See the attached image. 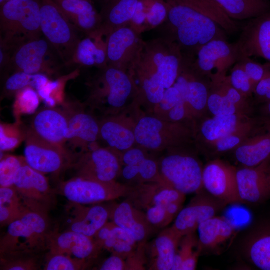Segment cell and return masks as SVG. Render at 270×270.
Returning <instances> with one entry per match:
<instances>
[{
  "label": "cell",
  "instance_id": "bcb514c9",
  "mask_svg": "<svg viewBox=\"0 0 270 270\" xmlns=\"http://www.w3.org/2000/svg\"><path fill=\"white\" fill-rule=\"evenodd\" d=\"M230 84L243 96L248 98L254 92L252 84L244 70L237 62L226 77Z\"/></svg>",
  "mask_w": 270,
  "mask_h": 270
},
{
  "label": "cell",
  "instance_id": "6f0895ef",
  "mask_svg": "<svg viewBox=\"0 0 270 270\" xmlns=\"http://www.w3.org/2000/svg\"><path fill=\"white\" fill-rule=\"evenodd\" d=\"M202 250V248L200 245L196 250L184 260L180 268V270H195L196 267L200 254Z\"/></svg>",
  "mask_w": 270,
  "mask_h": 270
},
{
  "label": "cell",
  "instance_id": "9a60e30c",
  "mask_svg": "<svg viewBox=\"0 0 270 270\" xmlns=\"http://www.w3.org/2000/svg\"><path fill=\"white\" fill-rule=\"evenodd\" d=\"M71 168L74 169L76 176L111 182L120 176L122 163L120 156L112 150L99 148L79 155Z\"/></svg>",
  "mask_w": 270,
  "mask_h": 270
},
{
  "label": "cell",
  "instance_id": "7402d4cb",
  "mask_svg": "<svg viewBox=\"0 0 270 270\" xmlns=\"http://www.w3.org/2000/svg\"><path fill=\"white\" fill-rule=\"evenodd\" d=\"M270 163L268 158L257 166L237 170L238 190L243 202L257 204L270 198Z\"/></svg>",
  "mask_w": 270,
  "mask_h": 270
},
{
  "label": "cell",
  "instance_id": "d590c367",
  "mask_svg": "<svg viewBox=\"0 0 270 270\" xmlns=\"http://www.w3.org/2000/svg\"><path fill=\"white\" fill-rule=\"evenodd\" d=\"M188 6L213 20L230 34L238 31V26L214 0H165Z\"/></svg>",
  "mask_w": 270,
  "mask_h": 270
},
{
  "label": "cell",
  "instance_id": "be15d7a7",
  "mask_svg": "<svg viewBox=\"0 0 270 270\" xmlns=\"http://www.w3.org/2000/svg\"><path fill=\"white\" fill-rule=\"evenodd\" d=\"M93 1V0H92Z\"/></svg>",
  "mask_w": 270,
  "mask_h": 270
},
{
  "label": "cell",
  "instance_id": "5b68a950",
  "mask_svg": "<svg viewBox=\"0 0 270 270\" xmlns=\"http://www.w3.org/2000/svg\"><path fill=\"white\" fill-rule=\"evenodd\" d=\"M188 122L166 120L142 112L134 130L136 145L154 152L182 147L196 136Z\"/></svg>",
  "mask_w": 270,
  "mask_h": 270
},
{
  "label": "cell",
  "instance_id": "7bdbcfd3",
  "mask_svg": "<svg viewBox=\"0 0 270 270\" xmlns=\"http://www.w3.org/2000/svg\"><path fill=\"white\" fill-rule=\"evenodd\" d=\"M26 164L24 156H0V188L14 186L15 178L20 168Z\"/></svg>",
  "mask_w": 270,
  "mask_h": 270
},
{
  "label": "cell",
  "instance_id": "74e56055",
  "mask_svg": "<svg viewBox=\"0 0 270 270\" xmlns=\"http://www.w3.org/2000/svg\"><path fill=\"white\" fill-rule=\"evenodd\" d=\"M128 182L140 181L160 183L158 162L148 156L140 162L130 165H124L120 176Z\"/></svg>",
  "mask_w": 270,
  "mask_h": 270
},
{
  "label": "cell",
  "instance_id": "91938a15",
  "mask_svg": "<svg viewBox=\"0 0 270 270\" xmlns=\"http://www.w3.org/2000/svg\"><path fill=\"white\" fill-rule=\"evenodd\" d=\"M96 0L102 4V6H103L104 4L107 3L109 0Z\"/></svg>",
  "mask_w": 270,
  "mask_h": 270
},
{
  "label": "cell",
  "instance_id": "ee69618b",
  "mask_svg": "<svg viewBox=\"0 0 270 270\" xmlns=\"http://www.w3.org/2000/svg\"><path fill=\"white\" fill-rule=\"evenodd\" d=\"M16 94L14 107L17 114H32L37 110L40 98L34 88L27 87Z\"/></svg>",
  "mask_w": 270,
  "mask_h": 270
},
{
  "label": "cell",
  "instance_id": "ffe728a7",
  "mask_svg": "<svg viewBox=\"0 0 270 270\" xmlns=\"http://www.w3.org/2000/svg\"><path fill=\"white\" fill-rule=\"evenodd\" d=\"M102 248L94 238L84 234L58 228L52 230L47 242V251L68 256L90 264L98 256Z\"/></svg>",
  "mask_w": 270,
  "mask_h": 270
},
{
  "label": "cell",
  "instance_id": "3957f363",
  "mask_svg": "<svg viewBox=\"0 0 270 270\" xmlns=\"http://www.w3.org/2000/svg\"><path fill=\"white\" fill-rule=\"evenodd\" d=\"M52 230L48 216L28 212L8 226L0 240V258L41 255Z\"/></svg>",
  "mask_w": 270,
  "mask_h": 270
},
{
  "label": "cell",
  "instance_id": "30bf717a",
  "mask_svg": "<svg viewBox=\"0 0 270 270\" xmlns=\"http://www.w3.org/2000/svg\"><path fill=\"white\" fill-rule=\"evenodd\" d=\"M64 64L44 36L26 42L13 52L6 71L28 74H56Z\"/></svg>",
  "mask_w": 270,
  "mask_h": 270
},
{
  "label": "cell",
  "instance_id": "f907efd6",
  "mask_svg": "<svg viewBox=\"0 0 270 270\" xmlns=\"http://www.w3.org/2000/svg\"><path fill=\"white\" fill-rule=\"evenodd\" d=\"M152 194L150 206L158 205L166 207L172 202H184L186 196L173 188L161 184L160 189L157 190L154 194Z\"/></svg>",
  "mask_w": 270,
  "mask_h": 270
},
{
  "label": "cell",
  "instance_id": "94428289",
  "mask_svg": "<svg viewBox=\"0 0 270 270\" xmlns=\"http://www.w3.org/2000/svg\"><path fill=\"white\" fill-rule=\"evenodd\" d=\"M9 0H0V6L2 5L3 4Z\"/></svg>",
  "mask_w": 270,
  "mask_h": 270
},
{
  "label": "cell",
  "instance_id": "b9f144b4",
  "mask_svg": "<svg viewBox=\"0 0 270 270\" xmlns=\"http://www.w3.org/2000/svg\"><path fill=\"white\" fill-rule=\"evenodd\" d=\"M44 270H80L86 269L90 263L68 256L48 251L43 261Z\"/></svg>",
  "mask_w": 270,
  "mask_h": 270
},
{
  "label": "cell",
  "instance_id": "f5cc1de1",
  "mask_svg": "<svg viewBox=\"0 0 270 270\" xmlns=\"http://www.w3.org/2000/svg\"><path fill=\"white\" fill-rule=\"evenodd\" d=\"M146 215L151 226H164L170 222L168 216L166 207L164 206L154 205L148 206Z\"/></svg>",
  "mask_w": 270,
  "mask_h": 270
},
{
  "label": "cell",
  "instance_id": "8d00e7d4",
  "mask_svg": "<svg viewBox=\"0 0 270 270\" xmlns=\"http://www.w3.org/2000/svg\"><path fill=\"white\" fill-rule=\"evenodd\" d=\"M29 211L13 186L0 188L1 226H8Z\"/></svg>",
  "mask_w": 270,
  "mask_h": 270
},
{
  "label": "cell",
  "instance_id": "4dcf8cb0",
  "mask_svg": "<svg viewBox=\"0 0 270 270\" xmlns=\"http://www.w3.org/2000/svg\"><path fill=\"white\" fill-rule=\"evenodd\" d=\"M202 249H214L230 240L235 228L226 218L214 216L202 222L198 228Z\"/></svg>",
  "mask_w": 270,
  "mask_h": 270
},
{
  "label": "cell",
  "instance_id": "e0dca14e",
  "mask_svg": "<svg viewBox=\"0 0 270 270\" xmlns=\"http://www.w3.org/2000/svg\"><path fill=\"white\" fill-rule=\"evenodd\" d=\"M237 169L220 160L208 162L203 168L204 188L226 204L243 202L237 182Z\"/></svg>",
  "mask_w": 270,
  "mask_h": 270
},
{
  "label": "cell",
  "instance_id": "7dc6e473",
  "mask_svg": "<svg viewBox=\"0 0 270 270\" xmlns=\"http://www.w3.org/2000/svg\"><path fill=\"white\" fill-rule=\"evenodd\" d=\"M238 62L249 78L254 91L258 84L270 70V62L263 65L246 57L240 58Z\"/></svg>",
  "mask_w": 270,
  "mask_h": 270
},
{
  "label": "cell",
  "instance_id": "681fc988",
  "mask_svg": "<svg viewBox=\"0 0 270 270\" xmlns=\"http://www.w3.org/2000/svg\"><path fill=\"white\" fill-rule=\"evenodd\" d=\"M168 6L164 0H152L146 14V30L156 28L168 18Z\"/></svg>",
  "mask_w": 270,
  "mask_h": 270
},
{
  "label": "cell",
  "instance_id": "d4e9b609",
  "mask_svg": "<svg viewBox=\"0 0 270 270\" xmlns=\"http://www.w3.org/2000/svg\"><path fill=\"white\" fill-rule=\"evenodd\" d=\"M198 76L182 64L173 85L178 90L192 120L199 117L206 108L209 95L206 86Z\"/></svg>",
  "mask_w": 270,
  "mask_h": 270
},
{
  "label": "cell",
  "instance_id": "db71d44e",
  "mask_svg": "<svg viewBox=\"0 0 270 270\" xmlns=\"http://www.w3.org/2000/svg\"><path fill=\"white\" fill-rule=\"evenodd\" d=\"M60 86L58 80L49 82L42 89L38 92L40 98L50 107H54L56 104V100L52 94Z\"/></svg>",
  "mask_w": 270,
  "mask_h": 270
},
{
  "label": "cell",
  "instance_id": "c3c4849f",
  "mask_svg": "<svg viewBox=\"0 0 270 270\" xmlns=\"http://www.w3.org/2000/svg\"><path fill=\"white\" fill-rule=\"evenodd\" d=\"M16 126L1 124L0 126V152L10 151L16 148L22 139L25 138Z\"/></svg>",
  "mask_w": 270,
  "mask_h": 270
},
{
  "label": "cell",
  "instance_id": "9f6ffc18",
  "mask_svg": "<svg viewBox=\"0 0 270 270\" xmlns=\"http://www.w3.org/2000/svg\"><path fill=\"white\" fill-rule=\"evenodd\" d=\"M124 258L118 255L112 254L106 258L100 266V270H122L127 269Z\"/></svg>",
  "mask_w": 270,
  "mask_h": 270
},
{
  "label": "cell",
  "instance_id": "816d5d0a",
  "mask_svg": "<svg viewBox=\"0 0 270 270\" xmlns=\"http://www.w3.org/2000/svg\"><path fill=\"white\" fill-rule=\"evenodd\" d=\"M184 237L180 240V248L178 250V248L172 270H180L184 260L196 250H194V248L200 244L199 240L194 236V233Z\"/></svg>",
  "mask_w": 270,
  "mask_h": 270
},
{
  "label": "cell",
  "instance_id": "ac0fdd59",
  "mask_svg": "<svg viewBox=\"0 0 270 270\" xmlns=\"http://www.w3.org/2000/svg\"><path fill=\"white\" fill-rule=\"evenodd\" d=\"M66 106L64 109L68 119L66 144L74 150L80 149L82 154L100 138V121L82 105L72 104Z\"/></svg>",
  "mask_w": 270,
  "mask_h": 270
},
{
  "label": "cell",
  "instance_id": "44dd1931",
  "mask_svg": "<svg viewBox=\"0 0 270 270\" xmlns=\"http://www.w3.org/2000/svg\"><path fill=\"white\" fill-rule=\"evenodd\" d=\"M236 44L240 58H261L270 62V10L250 19Z\"/></svg>",
  "mask_w": 270,
  "mask_h": 270
},
{
  "label": "cell",
  "instance_id": "83f0119b",
  "mask_svg": "<svg viewBox=\"0 0 270 270\" xmlns=\"http://www.w3.org/2000/svg\"><path fill=\"white\" fill-rule=\"evenodd\" d=\"M140 0H109L100 12L101 22L96 36H106L114 30L130 24Z\"/></svg>",
  "mask_w": 270,
  "mask_h": 270
},
{
  "label": "cell",
  "instance_id": "5bb4252c",
  "mask_svg": "<svg viewBox=\"0 0 270 270\" xmlns=\"http://www.w3.org/2000/svg\"><path fill=\"white\" fill-rule=\"evenodd\" d=\"M140 34L129 24L106 36L108 65L132 74L140 60L144 44Z\"/></svg>",
  "mask_w": 270,
  "mask_h": 270
},
{
  "label": "cell",
  "instance_id": "9c48e42d",
  "mask_svg": "<svg viewBox=\"0 0 270 270\" xmlns=\"http://www.w3.org/2000/svg\"><path fill=\"white\" fill-rule=\"evenodd\" d=\"M160 184L186 195L199 193L204 188L201 164L194 156L170 152L159 162Z\"/></svg>",
  "mask_w": 270,
  "mask_h": 270
},
{
  "label": "cell",
  "instance_id": "f1b7e54d",
  "mask_svg": "<svg viewBox=\"0 0 270 270\" xmlns=\"http://www.w3.org/2000/svg\"><path fill=\"white\" fill-rule=\"evenodd\" d=\"M110 218L114 224L128 232L137 242L146 240L150 232L151 225L146 214L128 202H124L110 210Z\"/></svg>",
  "mask_w": 270,
  "mask_h": 270
},
{
  "label": "cell",
  "instance_id": "f6af8a7d",
  "mask_svg": "<svg viewBox=\"0 0 270 270\" xmlns=\"http://www.w3.org/2000/svg\"><path fill=\"white\" fill-rule=\"evenodd\" d=\"M41 255L24 256L0 258L2 270H37L42 266Z\"/></svg>",
  "mask_w": 270,
  "mask_h": 270
},
{
  "label": "cell",
  "instance_id": "cb8c5ba5",
  "mask_svg": "<svg viewBox=\"0 0 270 270\" xmlns=\"http://www.w3.org/2000/svg\"><path fill=\"white\" fill-rule=\"evenodd\" d=\"M68 128L65 110L50 107L42 108L35 114L30 129L44 140L66 148Z\"/></svg>",
  "mask_w": 270,
  "mask_h": 270
},
{
  "label": "cell",
  "instance_id": "277c9868",
  "mask_svg": "<svg viewBox=\"0 0 270 270\" xmlns=\"http://www.w3.org/2000/svg\"><path fill=\"white\" fill-rule=\"evenodd\" d=\"M42 36L40 0H10L0 6V46L13 54Z\"/></svg>",
  "mask_w": 270,
  "mask_h": 270
},
{
  "label": "cell",
  "instance_id": "8fae6325",
  "mask_svg": "<svg viewBox=\"0 0 270 270\" xmlns=\"http://www.w3.org/2000/svg\"><path fill=\"white\" fill-rule=\"evenodd\" d=\"M56 190L69 202L93 205L123 197L132 190L116 181L104 182L76 176L60 182Z\"/></svg>",
  "mask_w": 270,
  "mask_h": 270
},
{
  "label": "cell",
  "instance_id": "d6986e66",
  "mask_svg": "<svg viewBox=\"0 0 270 270\" xmlns=\"http://www.w3.org/2000/svg\"><path fill=\"white\" fill-rule=\"evenodd\" d=\"M226 204L208 192H200L181 210L172 228L182 237L194 233L202 222L216 216Z\"/></svg>",
  "mask_w": 270,
  "mask_h": 270
},
{
  "label": "cell",
  "instance_id": "52a82bcc",
  "mask_svg": "<svg viewBox=\"0 0 270 270\" xmlns=\"http://www.w3.org/2000/svg\"><path fill=\"white\" fill-rule=\"evenodd\" d=\"M182 61L183 54L178 45L164 36L144 42L140 60L136 66L156 76L166 89L176 82Z\"/></svg>",
  "mask_w": 270,
  "mask_h": 270
},
{
  "label": "cell",
  "instance_id": "e575fe53",
  "mask_svg": "<svg viewBox=\"0 0 270 270\" xmlns=\"http://www.w3.org/2000/svg\"><path fill=\"white\" fill-rule=\"evenodd\" d=\"M233 20H250L270 10L268 0H214Z\"/></svg>",
  "mask_w": 270,
  "mask_h": 270
},
{
  "label": "cell",
  "instance_id": "ba28073f",
  "mask_svg": "<svg viewBox=\"0 0 270 270\" xmlns=\"http://www.w3.org/2000/svg\"><path fill=\"white\" fill-rule=\"evenodd\" d=\"M192 56L196 58L183 56V64L198 76L209 77L212 84L222 81L226 78L228 70L240 58L236 42L231 44L222 39L210 42L190 56Z\"/></svg>",
  "mask_w": 270,
  "mask_h": 270
},
{
  "label": "cell",
  "instance_id": "60d3db41",
  "mask_svg": "<svg viewBox=\"0 0 270 270\" xmlns=\"http://www.w3.org/2000/svg\"><path fill=\"white\" fill-rule=\"evenodd\" d=\"M212 87V89L209 92L207 108L214 116L245 114L220 90L214 86Z\"/></svg>",
  "mask_w": 270,
  "mask_h": 270
},
{
  "label": "cell",
  "instance_id": "2e32d148",
  "mask_svg": "<svg viewBox=\"0 0 270 270\" xmlns=\"http://www.w3.org/2000/svg\"><path fill=\"white\" fill-rule=\"evenodd\" d=\"M142 110L135 107L100 121V138L118 156L136 145L134 130Z\"/></svg>",
  "mask_w": 270,
  "mask_h": 270
},
{
  "label": "cell",
  "instance_id": "484cf974",
  "mask_svg": "<svg viewBox=\"0 0 270 270\" xmlns=\"http://www.w3.org/2000/svg\"><path fill=\"white\" fill-rule=\"evenodd\" d=\"M54 0L78 31L86 36L98 32L100 26V16L92 0Z\"/></svg>",
  "mask_w": 270,
  "mask_h": 270
},
{
  "label": "cell",
  "instance_id": "7c38bea8",
  "mask_svg": "<svg viewBox=\"0 0 270 270\" xmlns=\"http://www.w3.org/2000/svg\"><path fill=\"white\" fill-rule=\"evenodd\" d=\"M13 186L30 211L48 216L56 206V190L50 187L45 174L27 164L18 172Z\"/></svg>",
  "mask_w": 270,
  "mask_h": 270
},
{
  "label": "cell",
  "instance_id": "f546056e",
  "mask_svg": "<svg viewBox=\"0 0 270 270\" xmlns=\"http://www.w3.org/2000/svg\"><path fill=\"white\" fill-rule=\"evenodd\" d=\"M267 131L252 136L235 150L237 160L244 166H257L270 158V126Z\"/></svg>",
  "mask_w": 270,
  "mask_h": 270
},
{
  "label": "cell",
  "instance_id": "7a4b0ae2",
  "mask_svg": "<svg viewBox=\"0 0 270 270\" xmlns=\"http://www.w3.org/2000/svg\"><path fill=\"white\" fill-rule=\"evenodd\" d=\"M166 2L168 14L165 22L170 32L166 36L177 43L182 53L187 52L190 56L212 40H226L224 30L212 19L186 5Z\"/></svg>",
  "mask_w": 270,
  "mask_h": 270
},
{
  "label": "cell",
  "instance_id": "8992f818",
  "mask_svg": "<svg viewBox=\"0 0 270 270\" xmlns=\"http://www.w3.org/2000/svg\"><path fill=\"white\" fill-rule=\"evenodd\" d=\"M40 2L42 36L52 46L65 66H70L81 40L78 30L54 0H40Z\"/></svg>",
  "mask_w": 270,
  "mask_h": 270
},
{
  "label": "cell",
  "instance_id": "6da1fadb",
  "mask_svg": "<svg viewBox=\"0 0 270 270\" xmlns=\"http://www.w3.org/2000/svg\"><path fill=\"white\" fill-rule=\"evenodd\" d=\"M88 86L86 104L104 117L139 107L138 88L129 72L108 65L99 69Z\"/></svg>",
  "mask_w": 270,
  "mask_h": 270
},
{
  "label": "cell",
  "instance_id": "f35d334b",
  "mask_svg": "<svg viewBox=\"0 0 270 270\" xmlns=\"http://www.w3.org/2000/svg\"><path fill=\"white\" fill-rule=\"evenodd\" d=\"M48 76L44 74H28L24 72L12 73L6 80L4 92L6 94H16L20 90L31 87L37 92L49 82Z\"/></svg>",
  "mask_w": 270,
  "mask_h": 270
},
{
  "label": "cell",
  "instance_id": "d6a6232c",
  "mask_svg": "<svg viewBox=\"0 0 270 270\" xmlns=\"http://www.w3.org/2000/svg\"><path fill=\"white\" fill-rule=\"evenodd\" d=\"M182 236L172 228L161 233L152 245L154 258L152 268L172 270L175 256Z\"/></svg>",
  "mask_w": 270,
  "mask_h": 270
},
{
  "label": "cell",
  "instance_id": "603a6c76",
  "mask_svg": "<svg viewBox=\"0 0 270 270\" xmlns=\"http://www.w3.org/2000/svg\"><path fill=\"white\" fill-rule=\"evenodd\" d=\"M86 205L69 202L66 230H71L94 238L97 232L107 222L110 210L100 204Z\"/></svg>",
  "mask_w": 270,
  "mask_h": 270
},
{
  "label": "cell",
  "instance_id": "11a10c76",
  "mask_svg": "<svg viewBox=\"0 0 270 270\" xmlns=\"http://www.w3.org/2000/svg\"><path fill=\"white\" fill-rule=\"evenodd\" d=\"M254 93L262 102H266L270 101V70L258 84Z\"/></svg>",
  "mask_w": 270,
  "mask_h": 270
},
{
  "label": "cell",
  "instance_id": "680465c9",
  "mask_svg": "<svg viewBox=\"0 0 270 270\" xmlns=\"http://www.w3.org/2000/svg\"><path fill=\"white\" fill-rule=\"evenodd\" d=\"M266 103L262 110V112L267 126H270V101Z\"/></svg>",
  "mask_w": 270,
  "mask_h": 270
},
{
  "label": "cell",
  "instance_id": "836d02e7",
  "mask_svg": "<svg viewBox=\"0 0 270 270\" xmlns=\"http://www.w3.org/2000/svg\"><path fill=\"white\" fill-rule=\"evenodd\" d=\"M246 120V115L242 114L214 116L202 123L200 134L211 145L233 132Z\"/></svg>",
  "mask_w": 270,
  "mask_h": 270
},
{
  "label": "cell",
  "instance_id": "6125c7cd",
  "mask_svg": "<svg viewBox=\"0 0 270 270\" xmlns=\"http://www.w3.org/2000/svg\"><path fill=\"white\" fill-rule=\"evenodd\" d=\"M268 172L270 174V164L268 165Z\"/></svg>",
  "mask_w": 270,
  "mask_h": 270
},
{
  "label": "cell",
  "instance_id": "4fadbf2b",
  "mask_svg": "<svg viewBox=\"0 0 270 270\" xmlns=\"http://www.w3.org/2000/svg\"><path fill=\"white\" fill-rule=\"evenodd\" d=\"M25 134L24 157L32 168L56 176L72 167L76 157L68 150L44 140L30 129Z\"/></svg>",
  "mask_w": 270,
  "mask_h": 270
},
{
  "label": "cell",
  "instance_id": "1f68e13d",
  "mask_svg": "<svg viewBox=\"0 0 270 270\" xmlns=\"http://www.w3.org/2000/svg\"><path fill=\"white\" fill-rule=\"evenodd\" d=\"M94 36L81 39L76 48L72 64L94 66L100 69L108 66L106 40Z\"/></svg>",
  "mask_w": 270,
  "mask_h": 270
},
{
  "label": "cell",
  "instance_id": "ab89813d",
  "mask_svg": "<svg viewBox=\"0 0 270 270\" xmlns=\"http://www.w3.org/2000/svg\"><path fill=\"white\" fill-rule=\"evenodd\" d=\"M255 122L246 120L232 133L220 138L210 146L218 152L236 150L242 143L252 136L255 128Z\"/></svg>",
  "mask_w": 270,
  "mask_h": 270
},
{
  "label": "cell",
  "instance_id": "4316f807",
  "mask_svg": "<svg viewBox=\"0 0 270 270\" xmlns=\"http://www.w3.org/2000/svg\"><path fill=\"white\" fill-rule=\"evenodd\" d=\"M250 262L262 270H270V221L255 227L246 238L242 246Z\"/></svg>",
  "mask_w": 270,
  "mask_h": 270
}]
</instances>
